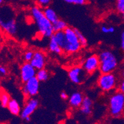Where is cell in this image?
<instances>
[{
  "label": "cell",
  "instance_id": "1",
  "mask_svg": "<svg viewBox=\"0 0 124 124\" xmlns=\"http://www.w3.org/2000/svg\"><path fill=\"white\" fill-rule=\"evenodd\" d=\"M30 13L37 25L39 34L44 37L50 38L54 33L52 23L45 16L43 8L35 5L31 8Z\"/></svg>",
  "mask_w": 124,
  "mask_h": 124
},
{
  "label": "cell",
  "instance_id": "2",
  "mask_svg": "<svg viewBox=\"0 0 124 124\" xmlns=\"http://www.w3.org/2000/svg\"><path fill=\"white\" fill-rule=\"evenodd\" d=\"M99 71L101 73L116 72L118 68L120 60L116 52L110 49H104L99 54Z\"/></svg>",
  "mask_w": 124,
  "mask_h": 124
},
{
  "label": "cell",
  "instance_id": "3",
  "mask_svg": "<svg viewBox=\"0 0 124 124\" xmlns=\"http://www.w3.org/2000/svg\"><path fill=\"white\" fill-rule=\"evenodd\" d=\"M120 78L116 72L101 73L97 80V87L104 93H111L117 90Z\"/></svg>",
  "mask_w": 124,
  "mask_h": 124
},
{
  "label": "cell",
  "instance_id": "4",
  "mask_svg": "<svg viewBox=\"0 0 124 124\" xmlns=\"http://www.w3.org/2000/svg\"><path fill=\"white\" fill-rule=\"evenodd\" d=\"M0 28L11 36H14L17 32V25L14 14L8 8H0Z\"/></svg>",
  "mask_w": 124,
  "mask_h": 124
},
{
  "label": "cell",
  "instance_id": "5",
  "mask_svg": "<svg viewBox=\"0 0 124 124\" xmlns=\"http://www.w3.org/2000/svg\"><path fill=\"white\" fill-rule=\"evenodd\" d=\"M108 110L111 116L119 117L124 114V94L118 90L110 93L108 99Z\"/></svg>",
  "mask_w": 124,
  "mask_h": 124
},
{
  "label": "cell",
  "instance_id": "6",
  "mask_svg": "<svg viewBox=\"0 0 124 124\" xmlns=\"http://www.w3.org/2000/svg\"><path fill=\"white\" fill-rule=\"evenodd\" d=\"M66 39V44L63 49V53L73 54L78 52L82 48L81 45L78 38L75 28L68 26L64 31Z\"/></svg>",
  "mask_w": 124,
  "mask_h": 124
},
{
  "label": "cell",
  "instance_id": "7",
  "mask_svg": "<svg viewBox=\"0 0 124 124\" xmlns=\"http://www.w3.org/2000/svg\"><path fill=\"white\" fill-rule=\"evenodd\" d=\"M40 83L37 78L34 77L23 83L22 87L23 95L26 98L35 97L39 93Z\"/></svg>",
  "mask_w": 124,
  "mask_h": 124
},
{
  "label": "cell",
  "instance_id": "8",
  "mask_svg": "<svg viewBox=\"0 0 124 124\" xmlns=\"http://www.w3.org/2000/svg\"><path fill=\"white\" fill-rule=\"evenodd\" d=\"M99 56L97 54H92L87 56L82 63V68H83L87 75H93L99 70Z\"/></svg>",
  "mask_w": 124,
  "mask_h": 124
},
{
  "label": "cell",
  "instance_id": "9",
  "mask_svg": "<svg viewBox=\"0 0 124 124\" xmlns=\"http://www.w3.org/2000/svg\"><path fill=\"white\" fill-rule=\"evenodd\" d=\"M86 73L81 66H75L70 68L68 71V78L75 85H81L85 81Z\"/></svg>",
  "mask_w": 124,
  "mask_h": 124
},
{
  "label": "cell",
  "instance_id": "10",
  "mask_svg": "<svg viewBox=\"0 0 124 124\" xmlns=\"http://www.w3.org/2000/svg\"><path fill=\"white\" fill-rule=\"evenodd\" d=\"M39 106V101L35 97L27 98L25 104L23 107L21 112V117L25 120L27 117H31V116L36 110Z\"/></svg>",
  "mask_w": 124,
  "mask_h": 124
},
{
  "label": "cell",
  "instance_id": "11",
  "mask_svg": "<svg viewBox=\"0 0 124 124\" xmlns=\"http://www.w3.org/2000/svg\"><path fill=\"white\" fill-rule=\"evenodd\" d=\"M37 70L30 62H24L20 67V79L24 83L32 78L35 77Z\"/></svg>",
  "mask_w": 124,
  "mask_h": 124
},
{
  "label": "cell",
  "instance_id": "12",
  "mask_svg": "<svg viewBox=\"0 0 124 124\" xmlns=\"http://www.w3.org/2000/svg\"><path fill=\"white\" fill-rule=\"evenodd\" d=\"M30 63L37 70L44 68L46 63L45 54L41 50L34 51V56Z\"/></svg>",
  "mask_w": 124,
  "mask_h": 124
},
{
  "label": "cell",
  "instance_id": "13",
  "mask_svg": "<svg viewBox=\"0 0 124 124\" xmlns=\"http://www.w3.org/2000/svg\"><path fill=\"white\" fill-rule=\"evenodd\" d=\"M83 94L79 91H75L73 93L68 97V103L70 106L73 108H78L80 107L83 101Z\"/></svg>",
  "mask_w": 124,
  "mask_h": 124
},
{
  "label": "cell",
  "instance_id": "14",
  "mask_svg": "<svg viewBox=\"0 0 124 124\" xmlns=\"http://www.w3.org/2000/svg\"><path fill=\"white\" fill-rule=\"evenodd\" d=\"M93 101L89 96H85L82 104L79 107L81 113L85 116H89L92 113Z\"/></svg>",
  "mask_w": 124,
  "mask_h": 124
},
{
  "label": "cell",
  "instance_id": "15",
  "mask_svg": "<svg viewBox=\"0 0 124 124\" xmlns=\"http://www.w3.org/2000/svg\"><path fill=\"white\" fill-rule=\"evenodd\" d=\"M48 49L50 52L56 55H60L63 54V51L61 46L57 44L52 37L50 38L48 45Z\"/></svg>",
  "mask_w": 124,
  "mask_h": 124
},
{
  "label": "cell",
  "instance_id": "16",
  "mask_svg": "<svg viewBox=\"0 0 124 124\" xmlns=\"http://www.w3.org/2000/svg\"><path fill=\"white\" fill-rule=\"evenodd\" d=\"M7 108L12 114L14 116H18L21 114V107L20 106V104L16 99H11L9 102Z\"/></svg>",
  "mask_w": 124,
  "mask_h": 124
},
{
  "label": "cell",
  "instance_id": "17",
  "mask_svg": "<svg viewBox=\"0 0 124 124\" xmlns=\"http://www.w3.org/2000/svg\"><path fill=\"white\" fill-rule=\"evenodd\" d=\"M51 37H52L54 39V40L61 46V48L63 51V49L65 48L66 44V39L64 31L55 32Z\"/></svg>",
  "mask_w": 124,
  "mask_h": 124
},
{
  "label": "cell",
  "instance_id": "18",
  "mask_svg": "<svg viewBox=\"0 0 124 124\" xmlns=\"http://www.w3.org/2000/svg\"><path fill=\"white\" fill-rule=\"evenodd\" d=\"M43 10H44V13L45 16L52 23H54V22L56 21V20H58L59 19L58 16L56 14V11L50 6L45 8L43 9Z\"/></svg>",
  "mask_w": 124,
  "mask_h": 124
},
{
  "label": "cell",
  "instance_id": "19",
  "mask_svg": "<svg viewBox=\"0 0 124 124\" xmlns=\"http://www.w3.org/2000/svg\"><path fill=\"white\" fill-rule=\"evenodd\" d=\"M52 27L54 32H55L64 31L68 26L66 21L63 19H58L56 21L52 23Z\"/></svg>",
  "mask_w": 124,
  "mask_h": 124
},
{
  "label": "cell",
  "instance_id": "20",
  "mask_svg": "<svg viewBox=\"0 0 124 124\" xmlns=\"http://www.w3.org/2000/svg\"><path fill=\"white\" fill-rule=\"evenodd\" d=\"M35 77L37 78L40 82H45L50 78V72L45 68L37 70Z\"/></svg>",
  "mask_w": 124,
  "mask_h": 124
},
{
  "label": "cell",
  "instance_id": "21",
  "mask_svg": "<svg viewBox=\"0 0 124 124\" xmlns=\"http://www.w3.org/2000/svg\"><path fill=\"white\" fill-rule=\"evenodd\" d=\"M11 100L8 93L5 91L0 92V103L3 107H7L9 102Z\"/></svg>",
  "mask_w": 124,
  "mask_h": 124
},
{
  "label": "cell",
  "instance_id": "22",
  "mask_svg": "<svg viewBox=\"0 0 124 124\" xmlns=\"http://www.w3.org/2000/svg\"><path fill=\"white\" fill-rule=\"evenodd\" d=\"M75 30L76 34H77L78 38L79 39V42H80L82 48H86V46H87V40L86 39V37L79 30H78L76 28H75Z\"/></svg>",
  "mask_w": 124,
  "mask_h": 124
},
{
  "label": "cell",
  "instance_id": "23",
  "mask_svg": "<svg viewBox=\"0 0 124 124\" xmlns=\"http://www.w3.org/2000/svg\"><path fill=\"white\" fill-rule=\"evenodd\" d=\"M116 29L112 25H103L101 27V31L103 34H112L115 32Z\"/></svg>",
  "mask_w": 124,
  "mask_h": 124
},
{
  "label": "cell",
  "instance_id": "24",
  "mask_svg": "<svg viewBox=\"0 0 124 124\" xmlns=\"http://www.w3.org/2000/svg\"><path fill=\"white\" fill-rule=\"evenodd\" d=\"M34 51L31 49H28L25 51L23 54V60L24 62H31L34 56Z\"/></svg>",
  "mask_w": 124,
  "mask_h": 124
},
{
  "label": "cell",
  "instance_id": "25",
  "mask_svg": "<svg viewBox=\"0 0 124 124\" xmlns=\"http://www.w3.org/2000/svg\"><path fill=\"white\" fill-rule=\"evenodd\" d=\"M115 9L117 13L121 14L124 11V0H116Z\"/></svg>",
  "mask_w": 124,
  "mask_h": 124
},
{
  "label": "cell",
  "instance_id": "26",
  "mask_svg": "<svg viewBox=\"0 0 124 124\" xmlns=\"http://www.w3.org/2000/svg\"><path fill=\"white\" fill-rule=\"evenodd\" d=\"M66 3L70 4H74V5H79L83 6L87 4L89 0H63Z\"/></svg>",
  "mask_w": 124,
  "mask_h": 124
},
{
  "label": "cell",
  "instance_id": "27",
  "mask_svg": "<svg viewBox=\"0 0 124 124\" xmlns=\"http://www.w3.org/2000/svg\"><path fill=\"white\" fill-rule=\"evenodd\" d=\"M52 1V0H36L37 5L43 9L49 6Z\"/></svg>",
  "mask_w": 124,
  "mask_h": 124
},
{
  "label": "cell",
  "instance_id": "28",
  "mask_svg": "<svg viewBox=\"0 0 124 124\" xmlns=\"http://www.w3.org/2000/svg\"><path fill=\"white\" fill-rule=\"evenodd\" d=\"M117 90L124 94V78H120L117 87Z\"/></svg>",
  "mask_w": 124,
  "mask_h": 124
},
{
  "label": "cell",
  "instance_id": "29",
  "mask_svg": "<svg viewBox=\"0 0 124 124\" xmlns=\"http://www.w3.org/2000/svg\"><path fill=\"white\" fill-rule=\"evenodd\" d=\"M120 46L121 50L122 51V52L124 54V31H123L120 35Z\"/></svg>",
  "mask_w": 124,
  "mask_h": 124
},
{
  "label": "cell",
  "instance_id": "30",
  "mask_svg": "<svg viewBox=\"0 0 124 124\" xmlns=\"http://www.w3.org/2000/svg\"><path fill=\"white\" fill-rule=\"evenodd\" d=\"M8 74V69L6 66L3 65H0V75L1 76H6Z\"/></svg>",
  "mask_w": 124,
  "mask_h": 124
},
{
  "label": "cell",
  "instance_id": "31",
  "mask_svg": "<svg viewBox=\"0 0 124 124\" xmlns=\"http://www.w3.org/2000/svg\"><path fill=\"white\" fill-rule=\"evenodd\" d=\"M118 75L120 78H124V60H123L120 68V71L118 73Z\"/></svg>",
  "mask_w": 124,
  "mask_h": 124
},
{
  "label": "cell",
  "instance_id": "32",
  "mask_svg": "<svg viewBox=\"0 0 124 124\" xmlns=\"http://www.w3.org/2000/svg\"><path fill=\"white\" fill-rule=\"evenodd\" d=\"M60 96L61 99H63V100H65V101L68 99V97H69L68 94L65 91L61 92L60 94Z\"/></svg>",
  "mask_w": 124,
  "mask_h": 124
},
{
  "label": "cell",
  "instance_id": "33",
  "mask_svg": "<svg viewBox=\"0 0 124 124\" xmlns=\"http://www.w3.org/2000/svg\"><path fill=\"white\" fill-rule=\"evenodd\" d=\"M121 17H122V21L124 22V12L121 14Z\"/></svg>",
  "mask_w": 124,
  "mask_h": 124
},
{
  "label": "cell",
  "instance_id": "34",
  "mask_svg": "<svg viewBox=\"0 0 124 124\" xmlns=\"http://www.w3.org/2000/svg\"><path fill=\"white\" fill-rule=\"evenodd\" d=\"M4 2V0H0V6H1V5H2Z\"/></svg>",
  "mask_w": 124,
  "mask_h": 124
},
{
  "label": "cell",
  "instance_id": "35",
  "mask_svg": "<svg viewBox=\"0 0 124 124\" xmlns=\"http://www.w3.org/2000/svg\"><path fill=\"white\" fill-rule=\"evenodd\" d=\"M1 45H0V50H1Z\"/></svg>",
  "mask_w": 124,
  "mask_h": 124
},
{
  "label": "cell",
  "instance_id": "36",
  "mask_svg": "<svg viewBox=\"0 0 124 124\" xmlns=\"http://www.w3.org/2000/svg\"></svg>",
  "mask_w": 124,
  "mask_h": 124
}]
</instances>
